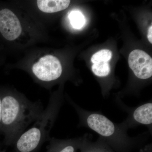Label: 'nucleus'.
<instances>
[{
    "label": "nucleus",
    "mask_w": 152,
    "mask_h": 152,
    "mask_svg": "<svg viewBox=\"0 0 152 152\" xmlns=\"http://www.w3.org/2000/svg\"><path fill=\"white\" fill-rule=\"evenodd\" d=\"M70 104L78 115L80 126L97 133L99 136V137L116 151L130 152L141 146L148 140L149 132L131 137L127 132V130L120 124L113 122L100 112L87 110L73 102Z\"/></svg>",
    "instance_id": "f257e3e1"
},
{
    "label": "nucleus",
    "mask_w": 152,
    "mask_h": 152,
    "mask_svg": "<svg viewBox=\"0 0 152 152\" xmlns=\"http://www.w3.org/2000/svg\"><path fill=\"white\" fill-rule=\"evenodd\" d=\"M1 131L6 145H12L19 137L43 110L41 103L32 102L21 96H1Z\"/></svg>",
    "instance_id": "f03ea898"
},
{
    "label": "nucleus",
    "mask_w": 152,
    "mask_h": 152,
    "mask_svg": "<svg viewBox=\"0 0 152 152\" xmlns=\"http://www.w3.org/2000/svg\"><path fill=\"white\" fill-rule=\"evenodd\" d=\"M62 104L59 96L52 97L31 127L25 131L13 144V152H35L49 141L50 132Z\"/></svg>",
    "instance_id": "7ed1b4c3"
},
{
    "label": "nucleus",
    "mask_w": 152,
    "mask_h": 152,
    "mask_svg": "<svg viewBox=\"0 0 152 152\" xmlns=\"http://www.w3.org/2000/svg\"><path fill=\"white\" fill-rule=\"evenodd\" d=\"M121 107L127 112L128 116L126 119L121 123L123 128L128 131L129 129L138 126L140 125L146 126L149 132L152 135V103L151 102L144 103L136 107L129 108L124 106L122 103Z\"/></svg>",
    "instance_id": "20e7f679"
},
{
    "label": "nucleus",
    "mask_w": 152,
    "mask_h": 152,
    "mask_svg": "<svg viewBox=\"0 0 152 152\" xmlns=\"http://www.w3.org/2000/svg\"><path fill=\"white\" fill-rule=\"evenodd\" d=\"M62 71L59 60L52 55L42 57L32 67L33 74L36 77L45 83H50L59 79Z\"/></svg>",
    "instance_id": "39448f33"
},
{
    "label": "nucleus",
    "mask_w": 152,
    "mask_h": 152,
    "mask_svg": "<svg viewBox=\"0 0 152 152\" xmlns=\"http://www.w3.org/2000/svg\"><path fill=\"white\" fill-rule=\"evenodd\" d=\"M129 64L134 75L140 80H148L152 76V59L140 50L132 51L129 57Z\"/></svg>",
    "instance_id": "423d86ee"
},
{
    "label": "nucleus",
    "mask_w": 152,
    "mask_h": 152,
    "mask_svg": "<svg viewBox=\"0 0 152 152\" xmlns=\"http://www.w3.org/2000/svg\"><path fill=\"white\" fill-rule=\"evenodd\" d=\"M0 32L9 41L16 39L21 34V26L19 19L9 9L0 11Z\"/></svg>",
    "instance_id": "0eeeda50"
},
{
    "label": "nucleus",
    "mask_w": 152,
    "mask_h": 152,
    "mask_svg": "<svg viewBox=\"0 0 152 152\" xmlns=\"http://www.w3.org/2000/svg\"><path fill=\"white\" fill-rule=\"evenodd\" d=\"M83 140V136L65 140L52 138L49 140L47 152H77L80 149Z\"/></svg>",
    "instance_id": "6e6552de"
},
{
    "label": "nucleus",
    "mask_w": 152,
    "mask_h": 152,
    "mask_svg": "<svg viewBox=\"0 0 152 152\" xmlns=\"http://www.w3.org/2000/svg\"><path fill=\"white\" fill-rule=\"evenodd\" d=\"M88 134L83 136L80 152H113V149L102 139L99 137L96 141L90 140Z\"/></svg>",
    "instance_id": "1a4fd4ad"
},
{
    "label": "nucleus",
    "mask_w": 152,
    "mask_h": 152,
    "mask_svg": "<svg viewBox=\"0 0 152 152\" xmlns=\"http://www.w3.org/2000/svg\"><path fill=\"white\" fill-rule=\"evenodd\" d=\"M38 8L44 12H56L65 10L69 5L70 1L67 0H39Z\"/></svg>",
    "instance_id": "9d476101"
},
{
    "label": "nucleus",
    "mask_w": 152,
    "mask_h": 152,
    "mask_svg": "<svg viewBox=\"0 0 152 152\" xmlns=\"http://www.w3.org/2000/svg\"><path fill=\"white\" fill-rule=\"evenodd\" d=\"M93 72L99 77H107L110 73V66L108 62L97 63L93 64L92 67Z\"/></svg>",
    "instance_id": "9b49d317"
},
{
    "label": "nucleus",
    "mask_w": 152,
    "mask_h": 152,
    "mask_svg": "<svg viewBox=\"0 0 152 152\" xmlns=\"http://www.w3.org/2000/svg\"><path fill=\"white\" fill-rule=\"evenodd\" d=\"M71 24L75 28L79 29L83 26L85 23V18L83 15L79 11H73L69 15Z\"/></svg>",
    "instance_id": "f8f14e48"
},
{
    "label": "nucleus",
    "mask_w": 152,
    "mask_h": 152,
    "mask_svg": "<svg viewBox=\"0 0 152 152\" xmlns=\"http://www.w3.org/2000/svg\"><path fill=\"white\" fill-rule=\"evenodd\" d=\"M112 57V53L108 50H102L93 55L91 61L93 64L108 62Z\"/></svg>",
    "instance_id": "ddd939ff"
},
{
    "label": "nucleus",
    "mask_w": 152,
    "mask_h": 152,
    "mask_svg": "<svg viewBox=\"0 0 152 152\" xmlns=\"http://www.w3.org/2000/svg\"><path fill=\"white\" fill-rule=\"evenodd\" d=\"M152 26H151L148 29V39L151 44L152 43Z\"/></svg>",
    "instance_id": "4468645a"
},
{
    "label": "nucleus",
    "mask_w": 152,
    "mask_h": 152,
    "mask_svg": "<svg viewBox=\"0 0 152 152\" xmlns=\"http://www.w3.org/2000/svg\"><path fill=\"white\" fill-rule=\"evenodd\" d=\"M143 152H152V145L149 144L146 145L144 148Z\"/></svg>",
    "instance_id": "2eb2a0df"
},
{
    "label": "nucleus",
    "mask_w": 152,
    "mask_h": 152,
    "mask_svg": "<svg viewBox=\"0 0 152 152\" xmlns=\"http://www.w3.org/2000/svg\"><path fill=\"white\" fill-rule=\"evenodd\" d=\"M1 110H2L1 95H0V133L1 132Z\"/></svg>",
    "instance_id": "dca6fc26"
},
{
    "label": "nucleus",
    "mask_w": 152,
    "mask_h": 152,
    "mask_svg": "<svg viewBox=\"0 0 152 152\" xmlns=\"http://www.w3.org/2000/svg\"><path fill=\"white\" fill-rule=\"evenodd\" d=\"M0 152H5L4 151H0Z\"/></svg>",
    "instance_id": "f3484780"
}]
</instances>
